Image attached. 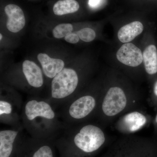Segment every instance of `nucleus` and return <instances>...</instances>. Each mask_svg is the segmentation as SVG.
Returning a JSON list of instances; mask_svg holds the SVG:
<instances>
[{"mask_svg":"<svg viewBox=\"0 0 157 157\" xmlns=\"http://www.w3.org/2000/svg\"><path fill=\"white\" fill-rule=\"evenodd\" d=\"M54 140L24 135L15 157H57Z\"/></svg>","mask_w":157,"mask_h":157,"instance_id":"4","label":"nucleus"},{"mask_svg":"<svg viewBox=\"0 0 157 157\" xmlns=\"http://www.w3.org/2000/svg\"><path fill=\"white\" fill-rule=\"evenodd\" d=\"M73 26L70 23L60 24L54 28L52 33L56 39H61L72 33Z\"/></svg>","mask_w":157,"mask_h":157,"instance_id":"16","label":"nucleus"},{"mask_svg":"<svg viewBox=\"0 0 157 157\" xmlns=\"http://www.w3.org/2000/svg\"><path fill=\"white\" fill-rule=\"evenodd\" d=\"M106 140L104 132L92 124L78 128L67 127L54 140L59 157H91Z\"/></svg>","mask_w":157,"mask_h":157,"instance_id":"2","label":"nucleus"},{"mask_svg":"<svg viewBox=\"0 0 157 157\" xmlns=\"http://www.w3.org/2000/svg\"><path fill=\"white\" fill-rule=\"evenodd\" d=\"M24 127H12L0 131V157H15L23 139Z\"/></svg>","mask_w":157,"mask_h":157,"instance_id":"5","label":"nucleus"},{"mask_svg":"<svg viewBox=\"0 0 157 157\" xmlns=\"http://www.w3.org/2000/svg\"><path fill=\"white\" fill-rule=\"evenodd\" d=\"M0 39H1V40H2V34H0Z\"/></svg>","mask_w":157,"mask_h":157,"instance_id":"21","label":"nucleus"},{"mask_svg":"<svg viewBox=\"0 0 157 157\" xmlns=\"http://www.w3.org/2000/svg\"><path fill=\"white\" fill-rule=\"evenodd\" d=\"M21 72L26 85H27L31 94L30 88H32L34 96L39 97L38 90L44 85L43 72L40 67L35 62L26 60L23 63Z\"/></svg>","mask_w":157,"mask_h":157,"instance_id":"7","label":"nucleus"},{"mask_svg":"<svg viewBox=\"0 0 157 157\" xmlns=\"http://www.w3.org/2000/svg\"><path fill=\"white\" fill-rule=\"evenodd\" d=\"M22 98L12 90H1L0 96V122L9 126H21Z\"/></svg>","mask_w":157,"mask_h":157,"instance_id":"3","label":"nucleus"},{"mask_svg":"<svg viewBox=\"0 0 157 157\" xmlns=\"http://www.w3.org/2000/svg\"><path fill=\"white\" fill-rule=\"evenodd\" d=\"M143 30V24L140 21H133L120 29L118 32V38L122 43H128L140 35Z\"/></svg>","mask_w":157,"mask_h":157,"instance_id":"11","label":"nucleus"},{"mask_svg":"<svg viewBox=\"0 0 157 157\" xmlns=\"http://www.w3.org/2000/svg\"><path fill=\"white\" fill-rule=\"evenodd\" d=\"M37 58L42 66L44 75L50 79H52L65 67V63L63 60L52 58L46 54L39 53Z\"/></svg>","mask_w":157,"mask_h":157,"instance_id":"10","label":"nucleus"},{"mask_svg":"<svg viewBox=\"0 0 157 157\" xmlns=\"http://www.w3.org/2000/svg\"><path fill=\"white\" fill-rule=\"evenodd\" d=\"M21 123L31 137L54 140L67 126L45 98L32 96L23 105Z\"/></svg>","mask_w":157,"mask_h":157,"instance_id":"1","label":"nucleus"},{"mask_svg":"<svg viewBox=\"0 0 157 157\" xmlns=\"http://www.w3.org/2000/svg\"><path fill=\"white\" fill-rule=\"evenodd\" d=\"M5 11L8 17L6 27L9 31L17 33L24 28L25 25V16L20 7L9 4L5 7Z\"/></svg>","mask_w":157,"mask_h":157,"instance_id":"9","label":"nucleus"},{"mask_svg":"<svg viewBox=\"0 0 157 157\" xmlns=\"http://www.w3.org/2000/svg\"><path fill=\"white\" fill-rule=\"evenodd\" d=\"M127 98L121 89L110 88L104 97L102 109L105 115L114 116L121 112L126 106Z\"/></svg>","mask_w":157,"mask_h":157,"instance_id":"6","label":"nucleus"},{"mask_svg":"<svg viewBox=\"0 0 157 157\" xmlns=\"http://www.w3.org/2000/svg\"><path fill=\"white\" fill-rule=\"evenodd\" d=\"M77 34L79 39L85 42H91L96 37L95 32L90 28L81 29L77 32Z\"/></svg>","mask_w":157,"mask_h":157,"instance_id":"17","label":"nucleus"},{"mask_svg":"<svg viewBox=\"0 0 157 157\" xmlns=\"http://www.w3.org/2000/svg\"><path fill=\"white\" fill-rule=\"evenodd\" d=\"M154 91L155 95L157 96V81L155 83Z\"/></svg>","mask_w":157,"mask_h":157,"instance_id":"20","label":"nucleus"},{"mask_svg":"<svg viewBox=\"0 0 157 157\" xmlns=\"http://www.w3.org/2000/svg\"><path fill=\"white\" fill-rule=\"evenodd\" d=\"M143 148H132L128 146H121L116 149L107 157H147Z\"/></svg>","mask_w":157,"mask_h":157,"instance_id":"15","label":"nucleus"},{"mask_svg":"<svg viewBox=\"0 0 157 157\" xmlns=\"http://www.w3.org/2000/svg\"><path fill=\"white\" fill-rule=\"evenodd\" d=\"M78 35L74 33H71L65 37V40L67 42L71 44H76L79 41Z\"/></svg>","mask_w":157,"mask_h":157,"instance_id":"18","label":"nucleus"},{"mask_svg":"<svg viewBox=\"0 0 157 157\" xmlns=\"http://www.w3.org/2000/svg\"><path fill=\"white\" fill-rule=\"evenodd\" d=\"M104 0H89L88 4L91 8H97L101 6Z\"/></svg>","mask_w":157,"mask_h":157,"instance_id":"19","label":"nucleus"},{"mask_svg":"<svg viewBox=\"0 0 157 157\" xmlns=\"http://www.w3.org/2000/svg\"><path fill=\"white\" fill-rule=\"evenodd\" d=\"M143 61L147 73L150 75L157 73V49L155 45H148L144 49Z\"/></svg>","mask_w":157,"mask_h":157,"instance_id":"13","label":"nucleus"},{"mask_svg":"<svg viewBox=\"0 0 157 157\" xmlns=\"http://www.w3.org/2000/svg\"><path fill=\"white\" fill-rule=\"evenodd\" d=\"M146 118L138 112L130 113L124 117L122 121V125L128 132H133L141 128L146 123Z\"/></svg>","mask_w":157,"mask_h":157,"instance_id":"12","label":"nucleus"},{"mask_svg":"<svg viewBox=\"0 0 157 157\" xmlns=\"http://www.w3.org/2000/svg\"><path fill=\"white\" fill-rule=\"evenodd\" d=\"M118 60L131 67H137L143 61V54L140 48L132 43H124L116 54Z\"/></svg>","mask_w":157,"mask_h":157,"instance_id":"8","label":"nucleus"},{"mask_svg":"<svg viewBox=\"0 0 157 157\" xmlns=\"http://www.w3.org/2000/svg\"><path fill=\"white\" fill-rule=\"evenodd\" d=\"M156 122L157 123V115L156 116Z\"/></svg>","mask_w":157,"mask_h":157,"instance_id":"22","label":"nucleus"},{"mask_svg":"<svg viewBox=\"0 0 157 157\" xmlns=\"http://www.w3.org/2000/svg\"><path fill=\"white\" fill-rule=\"evenodd\" d=\"M79 5L76 0H59L54 4L53 11L58 16L74 13L78 11Z\"/></svg>","mask_w":157,"mask_h":157,"instance_id":"14","label":"nucleus"}]
</instances>
